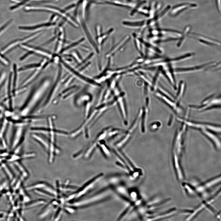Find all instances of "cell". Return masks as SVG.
<instances>
[{
  "label": "cell",
  "instance_id": "obj_12",
  "mask_svg": "<svg viewBox=\"0 0 221 221\" xmlns=\"http://www.w3.org/2000/svg\"><path fill=\"white\" fill-rule=\"evenodd\" d=\"M196 7V5L192 3H184L179 4L173 7L170 12V15L173 17L176 16L188 9Z\"/></svg>",
  "mask_w": 221,
  "mask_h": 221
},
{
  "label": "cell",
  "instance_id": "obj_8",
  "mask_svg": "<svg viewBox=\"0 0 221 221\" xmlns=\"http://www.w3.org/2000/svg\"><path fill=\"white\" fill-rule=\"evenodd\" d=\"M130 37L128 35L125 37L122 40L108 50L105 54V58L107 59L109 58H113L117 53L121 52L130 41Z\"/></svg>",
  "mask_w": 221,
  "mask_h": 221
},
{
  "label": "cell",
  "instance_id": "obj_17",
  "mask_svg": "<svg viewBox=\"0 0 221 221\" xmlns=\"http://www.w3.org/2000/svg\"><path fill=\"white\" fill-rule=\"evenodd\" d=\"M31 136L34 140L40 143L46 151L48 152L49 147L48 142V143L47 142H46L42 137L36 133H33L31 134Z\"/></svg>",
  "mask_w": 221,
  "mask_h": 221
},
{
  "label": "cell",
  "instance_id": "obj_29",
  "mask_svg": "<svg viewBox=\"0 0 221 221\" xmlns=\"http://www.w3.org/2000/svg\"><path fill=\"white\" fill-rule=\"evenodd\" d=\"M0 62L5 66H8L9 64L8 60L4 58L2 54L0 53Z\"/></svg>",
  "mask_w": 221,
  "mask_h": 221
},
{
  "label": "cell",
  "instance_id": "obj_23",
  "mask_svg": "<svg viewBox=\"0 0 221 221\" xmlns=\"http://www.w3.org/2000/svg\"><path fill=\"white\" fill-rule=\"evenodd\" d=\"M171 7L168 6L166 7L157 16L155 17L156 21H160L167 14L170 9Z\"/></svg>",
  "mask_w": 221,
  "mask_h": 221
},
{
  "label": "cell",
  "instance_id": "obj_4",
  "mask_svg": "<svg viewBox=\"0 0 221 221\" xmlns=\"http://www.w3.org/2000/svg\"><path fill=\"white\" fill-rule=\"evenodd\" d=\"M59 62L62 66L64 67L68 70L70 72L72 73L74 76L78 78L80 80L83 82L86 83L94 87H100L101 85L100 83H98L94 79H91L88 77L83 75L81 72L79 71L76 68H74L71 67L66 61L64 60L62 57H60Z\"/></svg>",
  "mask_w": 221,
  "mask_h": 221
},
{
  "label": "cell",
  "instance_id": "obj_32",
  "mask_svg": "<svg viewBox=\"0 0 221 221\" xmlns=\"http://www.w3.org/2000/svg\"><path fill=\"white\" fill-rule=\"evenodd\" d=\"M12 22V20H10L5 24L4 25L2 26L1 28H0V34H1L2 32H3L7 26L8 25L10 24Z\"/></svg>",
  "mask_w": 221,
  "mask_h": 221
},
{
  "label": "cell",
  "instance_id": "obj_5",
  "mask_svg": "<svg viewBox=\"0 0 221 221\" xmlns=\"http://www.w3.org/2000/svg\"><path fill=\"white\" fill-rule=\"evenodd\" d=\"M20 47L28 51L32 52L34 54L43 57L48 60L54 59L55 55L50 51L39 47L26 44V43L20 45Z\"/></svg>",
  "mask_w": 221,
  "mask_h": 221
},
{
  "label": "cell",
  "instance_id": "obj_18",
  "mask_svg": "<svg viewBox=\"0 0 221 221\" xmlns=\"http://www.w3.org/2000/svg\"><path fill=\"white\" fill-rule=\"evenodd\" d=\"M183 187L189 196H193L197 194L196 188L190 184L183 183H182Z\"/></svg>",
  "mask_w": 221,
  "mask_h": 221
},
{
  "label": "cell",
  "instance_id": "obj_1",
  "mask_svg": "<svg viewBox=\"0 0 221 221\" xmlns=\"http://www.w3.org/2000/svg\"><path fill=\"white\" fill-rule=\"evenodd\" d=\"M49 78H45L32 89L30 93L20 109V113L25 116L32 114L42 105L48 93L51 84Z\"/></svg>",
  "mask_w": 221,
  "mask_h": 221
},
{
  "label": "cell",
  "instance_id": "obj_30",
  "mask_svg": "<svg viewBox=\"0 0 221 221\" xmlns=\"http://www.w3.org/2000/svg\"><path fill=\"white\" fill-rule=\"evenodd\" d=\"M36 154L34 153H27L23 154L21 157L22 159L32 158L34 157Z\"/></svg>",
  "mask_w": 221,
  "mask_h": 221
},
{
  "label": "cell",
  "instance_id": "obj_27",
  "mask_svg": "<svg viewBox=\"0 0 221 221\" xmlns=\"http://www.w3.org/2000/svg\"><path fill=\"white\" fill-rule=\"evenodd\" d=\"M35 192L38 193V194H39V195L42 196H46L49 198H52L53 197L52 196H54L50 194H49V193L48 192H45L44 191H42V190H35Z\"/></svg>",
  "mask_w": 221,
  "mask_h": 221
},
{
  "label": "cell",
  "instance_id": "obj_20",
  "mask_svg": "<svg viewBox=\"0 0 221 221\" xmlns=\"http://www.w3.org/2000/svg\"><path fill=\"white\" fill-rule=\"evenodd\" d=\"M185 83L183 81H181L180 83L177 95V99L178 101H179L183 96L185 91Z\"/></svg>",
  "mask_w": 221,
  "mask_h": 221
},
{
  "label": "cell",
  "instance_id": "obj_6",
  "mask_svg": "<svg viewBox=\"0 0 221 221\" xmlns=\"http://www.w3.org/2000/svg\"><path fill=\"white\" fill-rule=\"evenodd\" d=\"M221 195V188L218 190L215 194L209 199L203 202L202 203L197 207L195 210L192 211L191 214L189 216V218L192 220L195 217L201 212L206 208H207Z\"/></svg>",
  "mask_w": 221,
  "mask_h": 221
},
{
  "label": "cell",
  "instance_id": "obj_21",
  "mask_svg": "<svg viewBox=\"0 0 221 221\" xmlns=\"http://www.w3.org/2000/svg\"><path fill=\"white\" fill-rule=\"evenodd\" d=\"M15 164L16 168L20 172L22 176L24 177H27L28 173L22 165L19 162H15Z\"/></svg>",
  "mask_w": 221,
  "mask_h": 221
},
{
  "label": "cell",
  "instance_id": "obj_34",
  "mask_svg": "<svg viewBox=\"0 0 221 221\" xmlns=\"http://www.w3.org/2000/svg\"><path fill=\"white\" fill-rule=\"evenodd\" d=\"M216 217L218 220H221V210L217 214Z\"/></svg>",
  "mask_w": 221,
  "mask_h": 221
},
{
  "label": "cell",
  "instance_id": "obj_22",
  "mask_svg": "<svg viewBox=\"0 0 221 221\" xmlns=\"http://www.w3.org/2000/svg\"><path fill=\"white\" fill-rule=\"evenodd\" d=\"M171 71V70H170V71H167V72L164 71L163 72V74L168 79L171 84L175 88L176 87L175 86V84H176V82H175V78L174 79V78L173 77V73Z\"/></svg>",
  "mask_w": 221,
  "mask_h": 221
},
{
  "label": "cell",
  "instance_id": "obj_14",
  "mask_svg": "<svg viewBox=\"0 0 221 221\" xmlns=\"http://www.w3.org/2000/svg\"><path fill=\"white\" fill-rule=\"evenodd\" d=\"M13 72H12V94L13 96H15L16 92L17 90L18 86V69L17 67V66L15 64H14L13 65Z\"/></svg>",
  "mask_w": 221,
  "mask_h": 221
},
{
  "label": "cell",
  "instance_id": "obj_26",
  "mask_svg": "<svg viewBox=\"0 0 221 221\" xmlns=\"http://www.w3.org/2000/svg\"><path fill=\"white\" fill-rule=\"evenodd\" d=\"M128 135H128L126 136L124 138H123L121 141H119L118 143H116L117 145L118 146H123L126 144L130 139V137Z\"/></svg>",
  "mask_w": 221,
  "mask_h": 221
},
{
  "label": "cell",
  "instance_id": "obj_10",
  "mask_svg": "<svg viewBox=\"0 0 221 221\" xmlns=\"http://www.w3.org/2000/svg\"><path fill=\"white\" fill-rule=\"evenodd\" d=\"M155 96L168 105L176 113L179 114L182 112V109L175 102L174 100L163 95L158 91L156 93Z\"/></svg>",
  "mask_w": 221,
  "mask_h": 221
},
{
  "label": "cell",
  "instance_id": "obj_7",
  "mask_svg": "<svg viewBox=\"0 0 221 221\" xmlns=\"http://www.w3.org/2000/svg\"><path fill=\"white\" fill-rule=\"evenodd\" d=\"M221 184V173L218 176L209 179L196 187L198 194L205 190L217 186Z\"/></svg>",
  "mask_w": 221,
  "mask_h": 221
},
{
  "label": "cell",
  "instance_id": "obj_28",
  "mask_svg": "<svg viewBox=\"0 0 221 221\" xmlns=\"http://www.w3.org/2000/svg\"><path fill=\"white\" fill-rule=\"evenodd\" d=\"M6 76V73L5 72L2 71L0 72V89L4 83Z\"/></svg>",
  "mask_w": 221,
  "mask_h": 221
},
{
  "label": "cell",
  "instance_id": "obj_25",
  "mask_svg": "<svg viewBox=\"0 0 221 221\" xmlns=\"http://www.w3.org/2000/svg\"><path fill=\"white\" fill-rule=\"evenodd\" d=\"M46 203H47V201L44 200H39L32 202L31 203L27 205L26 207L28 208H31L40 205L44 204Z\"/></svg>",
  "mask_w": 221,
  "mask_h": 221
},
{
  "label": "cell",
  "instance_id": "obj_15",
  "mask_svg": "<svg viewBox=\"0 0 221 221\" xmlns=\"http://www.w3.org/2000/svg\"><path fill=\"white\" fill-rule=\"evenodd\" d=\"M85 39L84 38H81L76 41L72 42L71 44L67 46L66 47L63 48L60 52L59 54H63L68 51L78 47L85 42Z\"/></svg>",
  "mask_w": 221,
  "mask_h": 221
},
{
  "label": "cell",
  "instance_id": "obj_33",
  "mask_svg": "<svg viewBox=\"0 0 221 221\" xmlns=\"http://www.w3.org/2000/svg\"><path fill=\"white\" fill-rule=\"evenodd\" d=\"M66 210L69 213H72L74 212L75 210L73 209L71 207H67L65 208Z\"/></svg>",
  "mask_w": 221,
  "mask_h": 221
},
{
  "label": "cell",
  "instance_id": "obj_9",
  "mask_svg": "<svg viewBox=\"0 0 221 221\" xmlns=\"http://www.w3.org/2000/svg\"><path fill=\"white\" fill-rule=\"evenodd\" d=\"M56 31L57 41L54 48V53L59 55L63 48V46L66 42V34L64 29L62 26H60Z\"/></svg>",
  "mask_w": 221,
  "mask_h": 221
},
{
  "label": "cell",
  "instance_id": "obj_31",
  "mask_svg": "<svg viewBox=\"0 0 221 221\" xmlns=\"http://www.w3.org/2000/svg\"><path fill=\"white\" fill-rule=\"evenodd\" d=\"M34 54V53L30 51H28L25 54L21 57L20 59V61H23L26 59L27 58Z\"/></svg>",
  "mask_w": 221,
  "mask_h": 221
},
{
  "label": "cell",
  "instance_id": "obj_3",
  "mask_svg": "<svg viewBox=\"0 0 221 221\" xmlns=\"http://www.w3.org/2000/svg\"><path fill=\"white\" fill-rule=\"evenodd\" d=\"M62 72V67L61 64L60 63L59 65L58 71L56 80L51 88L50 89L49 91L48 92L44 102L38 110V113H40L44 111V110L47 109L51 103H53L54 99V96L56 95L61 83Z\"/></svg>",
  "mask_w": 221,
  "mask_h": 221
},
{
  "label": "cell",
  "instance_id": "obj_19",
  "mask_svg": "<svg viewBox=\"0 0 221 221\" xmlns=\"http://www.w3.org/2000/svg\"><path fill=\"white\" fill-rule=\"evenodd\" d=\"M191 28L190 26H188L186 27L184 29L182 34H181V39L178 45L179 47H180L183 45V43L185 41L186 37L188 34Z\"/></svg>",
  "mask_w": 221,
  "mask_h": 221
},
{
  "label": "cell",
  "instance_id": "obj_11",
  "mask_svg": "<svg viewBox=\"0 0 221 221\" xmlns=\"http://www.w3.org/2000/svg\"><path fill=\"white\" fill-rule=\"evenodd\" d=\"M37 35L35 34H33L26 37L23 39L16 40L8 45L2 49L1 53L4 54L7 53L9 51L15 48L18 45L26 43L32 41L36 39Z\"/></svg>",
  "mask_w": 221,
  "mask_h": 221
},
{
  "label": "cell",
  "instance_id": "obj_16",
  "mask_svg": "<svg viewBox=\"0 0 221 221\" xmlns=\"http://www.w3.org/2000/svg\"><path fill=\"white\" fill-rule=\"evenodd\" d=\"M45 60L46 59L42 60L40 63L27 64L18 69V71L22 72L39 68L42 66Z\"/></svg>",
  "mask_w": 221,
  "mask_h": 221
},
{
  "label": "cell",
  "instance_id": "obj_24",
  "mask_svg": "<svg viewBox=\"0 0 221 221\" xmlns=\"http://www.w3.org/2000/svg\"><path fill=\"white\" fill-rule=\"evenodd\" d=\"M48 185L44 183H39L34 184V185L27 187L26 188L27 190H30L34 189H39L42 188L43 189L47 186Z\"/></svg>",
  "mask_w": 221,
  "mask_h": 221
},
{
  "label": "cell",
  "instance_id": "obj_2",
  "mask_svg": "<svg viewBox=\"0 0 221 221\" xmlns=\"http://www.w3.org/2000/svg\"><path fill=\"white\" fill-rule=\"evenodd\" d=\"M26 10L28 12H45L52 13L60 17L72 26L75 28L78 26V23L66 11L57 7L51 6L40 7L27 6Z\"/></svg>",
  "mask_w": 221,
  "mask_h": 221
},
{
  "label": "cell",
  "instance_id": "obj_13",
  "mask_svg": "<svg viewBox=\"0 0 221 221\" xmlns=\"http://www.w3.org/2000/svg\"><path fill=\"white\" fill-rule=\"evenodd\" d=\"M56 23L51 21L48 23L29 26H20L19 29L20 30L30 31H37L46 29L50 28L56 26Z\"/></svg>",
  "mask_w": 221,
  "mask_h": 221
}]
</instances>
